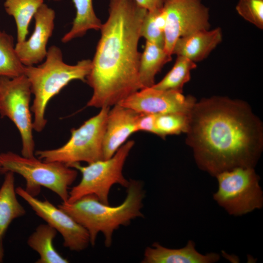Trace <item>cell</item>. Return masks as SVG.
<instances>
[{
    "label": "cell",
    "instance_id": "obj_1",
    "mask_svg": "<svg viewBox=\"0 0 263 263\" xmlns=\"http://www.w3.org/2000/svg\"><path fill=\"white\" fill-rule=\"evenodd\" d=\"M263 128L245 102L204 98L188 114L186 143L198 168L215 177L236 168L255 167L263 149Z\"/></svg>",
    "mask_w": 263,
    "mask_h": 263
},
{
    "label": "cell",
    "instance_id": "obj_2",
    "mask_svg": "<svg viewBox=\"0 0 263 263\" xmlns=\"http://www.w3.org/2000/svg\"><path fill=\"white\" fill-rule=\"evenodd\" d=\"M147 12L133 0H110L109 16L100 29L86 78L93 92L87 106L110 107L140 90L138 47Z\"/></svg>",
    "mask_w": 263,
    "mask_h": 263
},
{
    "label": "cell",
    "instance_id": "obj_3",
    "mask_svg": "<svg viewBox=\"0 0 263 263\" xmlns=\"http://www.w3.org/2000/svg\"><path fill=\"white\" fill-rule=\"evenodd\" d=\"M145 197L143 184L130 180L127 195L122 203L110 206L93 195L84 196L73 202H62L58 207L69 214L88 231L90 244L94 245L99 232L103 233L105 245L112 244L113 232L120 226H127L132 220L143 217L141 210Z\"/></svg>",
    "mask_w": 263,
    "mask_h": 263
},
{
    "label": "cell",
    "instance_id": "obj_4",
    "mask_svg": "<svg viewBox=\"0 0 263 263\" xmlns=\"http://www.w3.org/2000/svg\"><path fill=\"white\" fill-rule=\"evenodd\" d=\"M91 66L90 59L78 61L75 65L66 63L61 49L56 45L48 49L42 63L37 66H25L24 75L30 83L32 94L34 95L31 106L34 114V130L41 132L45 127L46 109L50 100L73 80L86 82Z\"/></svg>",
    "mask_w": 263,
    "mask_h": 263
},
{
    "label": "cell",
    "instance_id": "obj_5",
    "mask_svg": "<svg viewBox=\"0 0 263 263\" xmlns=\"http://www.w3.org/2000/svg\"><path fill=\"white\" fill-rule=\"evenodd\" d=\"M1 173L11 171L21 176L26 182L25 190L36 197L42 187L57 195L62 202L69 198V187L77 176V170L58 162H47L26 157L12 151L0 153Z\"/></svg>",
    "mask_w": 263,
    "mask_h": 263
},
{
    "label": "cell",
    "instance_id": "obj_6",
    "mask_svg": "<svg viewBox=\"0 0 263 263\" xmlns=\"http://www.w3.org/2000/svg\"><path fill=\"white\" fill-rule=\"evenodd\" d=\"M110 109L109 107L101 108L96 115L72 129L70 139L63 146L38 150L35 155L43 161L58 162L68 167L80 162L89 164L104 159L103 143Z\"/></svg>",
    "mask_w": 263,
    "mask_h": 263
},
{
    "label": "cell",
    "instance_id": "obj_7",
    "mask_svg": "<svg viewBox=\"0 0 263 263\" xmlns=\"http://www.w3.org/2000/svg\"><path fill=\"white\" fill-rule=\"evenodd\" d=\"M134 145L133 140L124 143L110 158L102 159L87 166L80 163L69 167L79 170L82 178L79 183L69 192L67 203H73L81 197L93 195L102 203L109 205L110 189L114 184L127 188L130 183L124 176L122 170L130 150Z\"/></svg>",
    "mask_w": 263,
    "mask_h": 263
},
{
    "label": "cell",
    "instance_id": "obj_8",
    "mask_svg": "<svg viewBox=\"0 0 263 263\" xmlns=\"http://www.w3.org/2000/svg\"><path fill=\"white\" fill-rule=\"evenodd\" d=\"M215 177L218 188L213 199L229 215L242 216L263 207L260 179L254 168H236Z\"/></svg>",
    "mask_w": 263,
    "mask_h": 263
},
{
    "label": "cell",
    "instance_id": "obj_9",
    "mask_svg": "<svg viewBox=\"0 0 263 263\" xmlns=\"http://www.w3.org/2000/svg\"><path fill=\"white\" fill-rule=\"evenodd\" d=\"M32 94L30 83L24 75L14 78L0 77V114L15 125L21 137V154L26 157L35 156L30 107Z\"/></svg>",
    "mask_w": 263,
    "mask_h": 263
},
{
    "label": "cell",
    "instance_id": "obj_10",
    "mask_svg": "<svg viewBox=\"0 0 263 263\" xmlns=\"http://www.w3.org/2000/svg\"><path fill=\"white\" fill-rule=\"evenodd\" d=\"M162 11L166 21L164 49L171 56L179 38L210 29L209 9L201 0H164Z\"/></svg>",
    "mask_w": 263,
    "mask_h": 263
},
{
    "label": "cell",
    "instance_id": "obj_11",
    "mask_svg": "<svg viewBox=\"0 0 263 263\" xmlns=\"http://www.w3.org/2000/svg\"><path fill=\"white\" fill-rule=\"evenodd\" d=\"M16 191L38 217L61 235L64 247L78 252L88 247L90 244L88 231L65 211L47 200H39L22 187L16 188Z\"/></svg>",
    "mask_w": 263,
    "mask_h": 263
},
{
    "label": "cell",
    "instance_id": "obj_12",
    "mask_svg": "<svg viewBox=\"0 0 263 263\" xmlns=\"http://www.w3.org/2000/svg\"><path fill=\"white\" fill-rule=\"evenodd\" d=\"M196 102L191 95L183 93L160 90L150 87L140 89L122 100L119 104L138 113L154 114L171 113L189 114Z\"/></svg>",
    "mask_w": 263,
    "mask_h": 263
},
{
    "label": "cell",
    "instance_id": "obj_13",
    "mask_svg": "<svg viewBox=\"0 0 263 263\" xmlns=\"http://www.w3.org/2000/svg\"><path fill=\"white\" fill-rule=\"evenodd\" d=\"M55 11L45 3L35 14V28L28 39L17 42L15 49L21 63L34 66L44 60L47 54V45L55 27Z\"/></svg>",
    "mask_w": 263,
    "mask_h": 263
},
{
    "label": "cell",
    "instance_id": "obj_14",
    "mask_svg": "<svg viewBox=\"0 0 263 263\" xmlns=\"http://www.w3.org/2000/svg\"><path fill=\"white\" fill-rule=\"evenodd\" d=\"M139 113L119 104L110 109L103 139V158L112 157L134 132Z\"/></svg>",
    "mask_w": 263,
    "mask_h": 263
},
{
    "label": "cell",
    "instance_id": "obj_15",
    "mask_svg": "<svg viewBox=\"0 0 263 263\" xmlns=\"http://www.w3.org/2000/svg\"><path fill=\"white\" fill-rule=\"evenodd\" d=\"M195 242L190 240L184 247L172 249L165 247L157 242L148 246L144 252L143 263H212L218 262L216 253L202 254L196 249Z\"/></svg>",
    "mask_w": 263,
    "mask_h": 263
},
{
    "label": "cell",
    "instance_id": "obj_16",
    "mask_svg": "<svg viewBox=\"0 0 263 263\" xmlns=\"http://www.w3.org/2000/svg\"><path fill=\"white\" fill-rule=\"evenodd\" d=\"M222 40V30L220 27L200 31L179 38L174 45L172 55L186 57L195 63L201 61L206 58Z\"/></svg>",
    "mask_w": 263,
    "mask_h": 263
},
{
    "label": "cell",
    "instance_id": "obj_17",
    "mask_svg": "<svg viewBox=\"0 0 263 263\" xmlns=\"http://www.w3.org/2000/svg\"><path fill=\"white\" fill-rule=\"evenodd\" d=\"M4 174L0 188V263L3 261V239L9 226L14 220L26 214L17 197L14 173L8 171Z\"/></svg>",
    "mask_w": 263,
    "mask_h": 263
},
{
    "label": "cell",
    "instance_id": "obj_18",
    "mask_svg": "<svg viewBox=\"0 0 263 263\" xmlns=\"http://www.w3.org/2000/svg\"><path fill=\"white\" fill-rule=\"evenodd\" d=\"M172 56L163 47L146 41L141 53L139 64V80L140 89L151 87L155 84L156 75L165 64L172 60Z\"/></svg>",
    "mask_w": 263,
    "mask_h": 263
},
{
    "label": "cell",
    "instance_id": "obj_19",
    "mask_svg": "<svg viewBox=\"0 0 263 263\" xmlns=\"http://www.w3.org/2000/svg\"><path fill=\"white\" fill-rule=\"evenodd\" d=\"M57 231L50 225H38L29 237L27 244L39 255L37 263H68L69 260L63 257L56 249L53 242Z\"/></svg>",
    "mask_w": 263,
    "mask_h": 263
},
{
    "label": "cell",
    "instance_id": "obj_20",
    "mask_svg": "<svg viewBox=\"0 0 263 263\" xmlns=\"http://www.w3.org/2000/svg\"><path fill=\"white\" fill-rule=\"evenodd\" d=\"M72 1L76 11L75 16L71 29L61 38L63 43L82 37L90 30H100L102 24L95 13L93 0H72Z\"/></svg>",
    "mask_w": 263,
    "mask_h": 263
},
{
    "label": "cell",
    "instance_id": "obj_21",
    "mask_svg": "<svg viewBox=\"0 0 263 263\" xmlns=\"http://www.w3.org/2000/svg\"><path fill=\"white\" fill-rule=\"evenodd\" d=\"M44 0H5L4 7L6 12L13 17L17 27V42L26 39L28 27L32 19Z\"/></svg>",
    "mask_w": 263,
    "mask_h": 263
},
{
    "label": "cell",
    "instance_id": "obj_22",
    "mask_svg": "<svg viewBox=\"0 0 263 263\" xmlns=\"http://www.w3.org/2000/svg\"><path fill=\"white\" fill-rule=\"evenodd\" d=\"M196 67V63L188 58L177 56L171 70L160 81L155 83L152 87L157 90L183 93L184 85L190 79L191 70Z\"/></svg>",
    "mask_w": 263,
    "mask_h": 263
},
{
    "label": "cell",
    "instance_id": "obj_23",
    "mask_svg": "<svg viewBox=\"0 0 263 263\" xmlns=\"http://www.w3.org/2000/svg\"><path fill=\"white\" fill-rule=\"evenodd\" d=\"M25 66L16 52L13 37L0 30V77L14 78L23 75Z\"/></svg>",
    "mask_w": 263,
    "mask_h": 263
},
{
    "label": "cell",
    "instance_id": "obj_24",
    "mask_svg": "<svg viewBox=\"0 0 263 263\" xmlns=\"http://www.w3.org/2000/svg\"><path fill=\"white\" fill-rule=\"evenodd\" d=\"M165 24L162 8L155 12L147 11L141 24V37L164 48Z\"/></svg>",
    "mask_w": 263,
    "mask_h": 263
},
{
    "label": "cell",
    "instance_id": "obj_25",
    "mask_svg": "<svg viewBox=\"0 0 263 263\" xmlns=\"http://www.w3.org/2000/svg\"><path fill=\"white\" fill-rule=\"evenodd\" d=\"M188 124V114L171 113L156 114V135L165 139L167 135H177L187 132Z\"/></svg>",
    "mask_w": 263,
    "mask_h": 263
},
{
    "label": "cell",
    "instance_id": "obj_26",
    "mask_svg": "<svg viewBox=\"0 0 263 263\" xmlns=\"http://www.w3.org/2000/svg\"><path fill=\"white\" fill-rule=\"evenodd\" d=\"M235 8L244 19L263 29V0H238Z\"/></svg>",
    "mask_w": 263,
    "mask_h": 263
},
{
    "label": "cell",
    "instance_id": "obj_27",
    "mask_svg": "<svg viewBox=\"0 0 263 263\" xmlns=\"http://www.w3.org/2000/svg\"><path fill=\"white\" fill-rule=\"evenodd\" d=\"M156 114L139 113L136 122L137 132H146L156 134L155 119Z\"/></svg>",
    "mask_w": 263,
    "mask_h": 263
},
{
    "label": "cell",
    "instance_id": "obj_28",
    "mask_svg": "<svg viewBox=\"0 0 263 263\" xmlns=\"http://www.w3.org/2000/svg\"><path fill=\"white\" fill-rule=\"evenodd\" d=\"M140 7L148 12H155L161 9L164 0H133Z\"/></svg>",
    "mask_w": 263,
    "mask_h": 263
},
{
    "label": "cell",
    "instance_id": "obj_29",
    "mask_svg": "<svg viewBox=\"0 0 263 263\" xmlns=\"http://www.w3.org/2000/svg\"><path fill=\"white\" fill-rule=\"evenodd\" d=\"M0 173H1V165H0Z\"/></svg>",
    "mask_w": 263,
    "mask_h": 263
}]
</instances>
